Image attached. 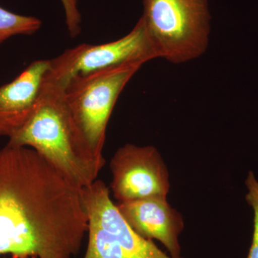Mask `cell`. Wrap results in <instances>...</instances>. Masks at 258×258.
<instances>
[{
    "instance_id": "obj_1",
    "label": "cell",
    "mask_w": 258,
    "mask_h": 258,
    "mask_svg": "<svg viewBox=\"0 0 258 258\" xmlns=\"http://www.w3.org/2000/svg\"><path fill=\"white\" fill-rule=\"evenodd\" d=\"M88 229L83 189L32 148L0 150V256L72 258Z\"/></svg>"
},
{
    "instance_id": "obj_2",
    "label": "cell",
    "mask_w": 258,
    "mask_h": 258,
    "mask_svg": "<svg viewBox=\"0 0 258 258\" xmlns=\"http://www.w3.org/2000/svg\"><path fill=\"white\" fill-rule=\"evenodd\" d=\"M63 87L45 74L31 115L8 144L32 148L68 181L84 189L96 181L105 162L88 157L78 147L64 106Z\"/></svg>"
},
{
    "instance_id": "obj_3",
    "label": "cell",
    "mask_w": 258,
    "mask_h": 258,
    "mask_svg": "<svg viewBox=\"0 0 258 258\" xmlns=\"http://www.w3.org/2000/svg\"><path fill=\"white\" fill-rule=\"evenodd\" d=\"M144 62H129L71 78L64 84V106L79 149L93 160L106 162V127L123 88Z\"/></svg>"
},
{
    "instance_id": "obj_4",
    "label": "cell",
    "mask_w": 258,
    "mask_h": 258,
    "mask_svg": "<svg viewBox=\"0 0 258 258\" xmlns=\"http://www.w3.org/2000/svg\"><path fill=\"white\" fill-rule=\"evenodd\" d=\"M142 17L158 57L180 64L208 49L210 16L208 0H144Z\"/></svg>"
},
{
    "instance_id": "obj_5",
    "label": "cell",
    "mask_w": 258,
    "mask_h": 258,
    "mask_svg": "<svg viewBox=\"0 0 258 258\" xmlns=\"http://www.w3.org/2000/svg\"><path fill=\"white\" fill-rule=\"evenodd\" d=\"M88 219V243L83 258L174 257L129 226L101 180L83 189Z\"/></svg>"
},
{
    "instance_id": "obj_6",
    "label": "cell",
    "mask_w": 258,
    "mask_h": 258,
    "mask_svg": "<svg viewBox=\"0 0 258 258\" xmlns=\"http://www.w3.org/2000/svg\"><path fill=\"white\" fill-rule=\"evenodd\" d=\"M157 58L142 18L129 33L115 41L82 44L50 60L46 75L64 84L71 78L129 62L144 63Z\"/></svg>"
},
{
    "instance_id": "obj_7",
    "label": "cell",
    "mask_w": 258,
    "mask_h": 258,
    "mask_svg": "<svg viewBox=\"0 0 258 258\" xmlns=\"http://www.w3.org/2000/svg\"><path fill=\"white\" fill-rule=\"evenodd\" d=\"M110 166L112 191L119 203L147 198L167 199L169 173L155 147L125 144L115 152Z\"/></svg>"
},
{
    "instance_id": "obj_8",
    "label": "cell",
    "mask_w": 258,
    "mask_h": 258,
    "mask_svg": "<svg viewBox=\"0 0 258 258\" xmlns=\"http://www.w3.org/2000/svg\"><path fill=\"white\" fill-rule=\"evenodd\" d=\"M116 206L137 234L159 241L172 257H181L179 235L184 230V220L168 203L167 199H143L118 203Z\"/></svg>"
},
{
    "instance_id": "obj_9",
    "label": "cell",
    "mask_w": 258,
    "mask_h": 258,
    "mask_svg": "<svg viewBox=\"0 0 258 258\" xmlns=\"http://www.w3.org/2000/svg\"><path fill=\"white\" fill-rule=\"evenodd\" d=\"M50 60L32 62L12 82L0 87V137H11L31 115Z\"/></svg>"
},
{
    "instance_id": "obj_10",
    "label": "cell",
    "mask_w": 258,
    "mask_h": 258,
    "mask_svg": "<svg viewBox=\"0 0 258 258\" xmlns=\"http://www.w3.org/2000/svg\"><path fill=\"white\" fill-rule=\"evenodd\" d=\"M41 25L38 18L15 14L0 7V44L15 35H33Z\"/></svg>"
},
{
    "instance_id": "obj_11",
    "label": "cell",
    "mask_w": 258,
    "mask_h": 258,
    "mask_svg": "<svg viewBox=\"0 0 258 258\" xmlns=\"http://www.w3.org/2000/svg\"><path fill=\"white\" fill-rule=\"evenodd\" d=\"M247 193L246 201L253 210V232L248 254L246 258H258V181L252 171H249L245 181Z\"/></svg>"
},
{
    "instance_id": "obj_12",
    "label": "cell",
    "mask_w": 258,
    "mask_h": 258,
    "mask_svg": "<svg viewBox=\"0 0 258 258\" xmlns=\"http://www.w3.org/2000/svg\"><path fill=\"white\" fill-rule=\"evenodd\" d=\"M66 13V25L70 35L76 37L81 33V16L78 9V0H61Z\"/></svg>"
},
{
    "instance_id": "obj_13",
    "label": "cell",
    "mask_w": 258,
    "mask_h": 258,
    "mask_svg": "<svg viewBox=\"0 0 258 258\" xmlns=\"http://www.w3.org/2000/svg\"><path fill=\"white\" fill-rule=\"evenodd\" d=\"M0 258H13V257H1V256H0Z\"/></svg>"
}]
</instances>
